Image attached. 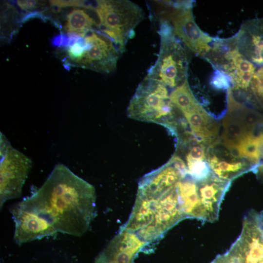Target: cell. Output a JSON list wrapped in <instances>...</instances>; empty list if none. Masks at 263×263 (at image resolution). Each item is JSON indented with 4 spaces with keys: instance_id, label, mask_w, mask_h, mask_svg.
I'll return each mask as SVG.
<instances>
[{
    "instance_id": "19",
    "label": "cell",
    "mask_w": 263,
    "mask_h": 263,
    "mask_svg": "<svg viewBox=\"0 0 263 263\" xmlns=\"http://www.w3.org/2000/svg\"><path fill=\"white\" fill-rule=\"evenodd\" d=\"M171 103L182 113L191 109L198 103L193 95L186 78L169 94Z\"/></svg>"
},
{
    "instance_id": "2",
    "label": "cell",
    "mask_w": 263,
    "mask_h": 263,
    "mask_svg": "<svg viewBox=\"0 0 263 263\" xmlns=\"http://www.w3.org/2000/svg\"><path fill=\"white\" fill-rule=\"evenodd\" d=\"M87 8L95 13L99 31L114 42L121 53L145 18L143 10L128 0L88 1Z\"/></svg>"
},
{
    "instance_id": "5",
    "label": "cell",
    "mask_w": 263,
    "mask_h": 263,
    "mask_svg": "<svg viewBox=\"0 0 263 263\" xmlns=\"http://www.w3.org/2000/svg\"><path fill=\"white\" fill-rule=\"evenodd\" d=\"M155 2L160 9L157 14L159 19L167 21L176 37L192 52L203 56L210 50L209 45L214 38L202 31L196 24L190 1Z\"/></svg>"
},
{
    "instance_id": "9",
    "label": "cell",
    "mask_w": 263,
    "mask_h": 263,
    "mask_svg": "<svg viewBox=\"0 0 263 263\" xmlns=\"http://www.w3.org/2000/svg\"><path fill=\"white\" fill-rule=\"evenodd\" d=\"M228 251L240 263H263V232L254 210L244 217L241 233Z\"/></svg>"
},
{
    "instance_id": "16",
    "label": "cell",
    "mask_w": 263,
    "mask_h": 263,
    "mask_svg": "<svg viewBox=\"0 0 263 263\" xmlns=\"http://www.w3.org/2000/svg\"><path fill=\"white\" fill-rule=\"evenodd\" d=\"M157 204V197L137 195L129 218L121 229L136 233L150 225L153 221Z\"/></svg>"
},
{
    "instance_id": "1",
    "label": "cell",
    "mask_w": 263,
    "mask_h": 263,
    "mask_svg": "<svg viewBox=\"0 0 263 263\" xmlns=\"http://www.w3.org/2000/svg\"><path fill=\"white\" fill-rule=\"evenodd\" d=\"M93 185L57 164L43 184L19 203L47 220L57 232L81 236L95 215Z\"/></svg>"
},
{
    "instance_id": "27",
    "label": "cell",
    "mask_w": 263,
    "mask_h": 263,
    "mask_svg": "<svg viewBox=\"0 0 263 263\" xmlns=\"http://www.w3.org/2000/svg\"><path fill=\"white\" fill-rule=\"evenodd\" d=\"M258 218L260 226L263 232V210L258 213Z\"/></svg>"
},
{
    "instance_id": "10",
    "label": "cell",
    "mask_w": 263,
    "mask_h": 263,
    "mask_svg": "<svg viewBox=\"0 0 263 263\" xmlns=\"http://www.w3.org/2000/svg\"><path fill=\"white\" fill-rule=\"evenodd\" d=\"M187 174L184 163L172 157L165 165L142 177L139 182L137 195L159 197L176 186Z\"/></svg>"
},
{
    "instance_id": "17",
    "label": "cell",
    "mask_w": 263,
    "mask_h": 263,
    "mask_svg": "<svg viewBox=\"0 0 263 263\" xmlns=\"http://www.w3.org/2000/svg\"><path fill=\"white\" fill-rule=\"evenodd\" d=\"M207 153V163L212 173L221 179L231 181L243 173L252 171L251 165L245 160L241 161L236 158L225 159L209 149Z\"/></svg>"
},
{
    "instance_id": "12",
    "label": "cell",
    "mask_w": 263,
    "mask_h": 263,
    "mask_svg": "<svg viewBox=\"0 0 263 263\" xmlns=\"http://www.w3.org/2000/svg\"><path fill=\"white\" fill-rule=\"evenodd\" d=\"M197 183V208L196 219L213 222L218 218L222 200L231 181L221 179L213 173Z\"/></svg>"
},
{
    "instance_id": "7",
    "label": "cell",
    "mask_w": 263,
    "mask_h": 263,
    "mask_svg": "<svg viewBox=\"0 0 263 263\" xmlns=\"http://www.w3.org/2000/svg\"><path fill=\"white\" fill-rule=\"evenodd\" d=\"M185 218H186L180 207L176 184L157 197L152 223L135 233L148 244L162 237L167 231Z\"/></svg>"
},
{
    "instance_id": "14",
    "label": "cell",
    "mask_w": 263,
    "mask_h": 263,
    "mask_svg": "<svg viewBox=\"0 0 263 263\" xmlns=\"http://www.w3.org/2000/svg\"><path fill=\"white\" fill-rule=\"evenodd\" d=\"M234 38L246 59L257 66H263V18L246 22Z\"/></svg>"
},
{
    "instance_id": "8",
    "label": "cell",
    "mask_w": 263,
    "mask_h": 263,
    "mask_svg": "<svg viewBox=\"0 0 263 263\" xmlns=\"http://www.w3.org/2000/svg\"><path fill=\"white\" fill-rule=\"evenodd\" d=\"M32 166L30 158L11 147L0 159V206L21 195L22 188Z\"/></svg>"
},
{
    "instance_id": "6",
    "label": "cell",
    "mask_w": 263,
    "mask_h": 263,
    "mask_svg": "<svg viewBox=\"0 0 263 263\" xmlns=\"http://www.w3.org/2000/svg\"><path fill=\"white\" fill-rule=\"evenodd\" d=\"M87 47L74 63L98 72H113L121 54L114 42L100 31L92 30L84 37Z\"/></svg>"
},
{
    "instance_id": "24",
    "label": "cell",
    "mask_w": 263,
    "mask_h": 263,
    "mask_svg": "<svg viewBox=\"0 0 263 263\" xmlns=\"http://www.w3.org/2000/svg\"><path fill=\"white\" fill-rule=\"evenodd\" d=\"M52 6L61 8L68 6L81 7L82 0H50Z\"/></svg>"
},
{
    "instance_id": "21",
    "label": "cell",
    "mask_w": 263,
    "mask_h": 263,
    "mask_svg": "<svg viewBox=\"0 0 263 263\" xmlns=\"http://www.w3.org/2000/svg\"><path fill=\"white\" fill-rule=\"evenodd\" d=\"M188 174L196 181H203L212 174L211 169L205 160H196L186 162Z\"/></svg>"
},
{
    "instance_id": "4",
    "label": "cell",
    "mask_w": 263,
    "mask_h": 263,
    "mask_svg": "<svg viewBox=\"0 0 263 263\" xmlns=\"http://www.w3.org/2000/svg\"><path fill=\"white\" fill-rule=\"evenodd\" d=\"M160 45L158 57L147 76L166 86L176 88L187 78L188 59L186 51L174 35L170 24L159 20Z\"/></svg>"
},
{
    "instance_id": "26",
    "label": "cell",
    "mask_w": 263,
    "mask_h": 263,
    "mask_svg": "<svg viewBox=\"0 0 263 263\" xmlns=\"http://www.w3.org/2000/svg\"><path fill=\"white\" fill-rule=\"evenodd\" d=\"M12 146L4 134L0 132V159L2 158L7 153Z\"/></svg>"
},
{
    "instance_id": "18",
    "label": "cell",
    "mask_w": 263,
    "mask_h": 263,
    "mask_svg": "<svg viewBox=\"0 0 263 263\" xmlns=\"http://www.w3.org/2000/svg\"><path fill=\"white\" fill-rule=\"evenodd\" d=\"M75 9L67 16L65 29L68 33L76 34L84 37L94 26L98 27L96 19L92 15L89 10Z\"/></svg>"
},
{
    "instance_id": "25",
    "label": "cell",
    "mask_w": 263,
    "mask_h": 263,
    "mask_svg": "<svg viewBox=\"0 0 263 263\" xmlns=\"http://www.w3.org/2000/svg\"><path fill=\"white\" fill-rule=\"evenodd\" d=\"M210 263H240L229 251L217 257Z\"/></svg>"
},
{
    "instance_id": "23",
    "label": "cell",
    "mask_w": 263,
    "mask_h": 263,
    "mask_svg": "<svg viewBox=\"0 0 263 263\" xmlns=\"http://www.w3.org/2000/svg\"><path fill=\"white\" fill-rule=\"evenodd\" d=\"M17 4L22 10L26 11L34 10L44 5V3L37 0H18Z\"/></svg>"
},
{
    "instance_id": "13",
    "label": "cell",
    "mask_w": 263,
    "mask_h": 263,
    "mask_svg": "<svg viewBox=\"0 0 263 263\" xmlns=\"http://www.w3.org/2000/svg\"><path fill=\"white\" fill-rule=\"evenodd\" d=\"M147 243L134 232L121 229L97 258L95 263H131Z\"/></svg>"
},
{
    "instance_id": "20",
    "label": "cell",
    "mask_w": 263,
    "mask_h": 263,
    "mask_svg": "<svg viewBox=\"0 0 263 263\" xmlns=\"http://www.w3.org/2000/svg\"><path fill=\"white\" fill-rule=\"evenodd\" d=\"M248 101L252 107L263 112V66H258L253 76Z\"/></svg>"
},
{
    "instance_id": "11",
    "label": "cell",
    "mask_w": 263,
    "mask_h": 263,
    "mask_svg": "<svg viewBox=\"0 0 263 263\" xmlns=\"http://www.w3.org/2000/svg\"><path fill=\"white\" fill-rule=\"evenodd\" d=\"M15 223L14 239L19 244L57 233L45 218L18 203L10 209Z\"/></svg>"
},
{
    "instance_id": "3",
    "label": "cell",
    "mask_w": 263,
    "mask_h": 263,
    "mask_svg": "<svg viewBox=\"0 0 263 263\" xmlns=\"http://www.w3.org/2000/svg\"><path fill=\"white\" fill-rule=\"evenodd\" d=\"M167 86L147 75L138 85L127 108L129 117L154 123L168 129L177 121Z\"/></svg>"
},
{
    "instance_id": "15",
    "label": "cell",
    "mask_w": 263,
    "mask_h": 263,
    "mask_svg": "<svg viewBox=\"0 0 263 263\" xmlns=\"http://www.w3.org/2000/svg\"><path fill=\"white\" fill-rule=\"evenodd\" d=\"M182 114L191 132L205 145L216 141L219 124L199 103Z\"/></svg>"
},
{
    "instance_id": "22",
    "label": "cell",
    "mask_w": 263,
    "mask_h": 263,
    "mask_svg": "<svg viewBox=\"0 0 263 263\" xmlns=\"http://www.w3.org/2000/svg\"><path fill=\"white\" fill-rule=\"evenodd\" d=\"M230 78L224 72L217 70L211 77L210 84L215 89L225 90L230 87Z\"/></svg>"
}]
</instances>
